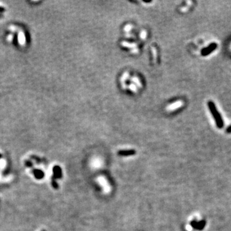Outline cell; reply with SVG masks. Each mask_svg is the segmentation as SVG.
Masks as SVG:
<instances>
[{
    "label": "cell",
    "instance_id": "6da1fadb",
    "mask_svg": "<svg viewBox=\"0 0 231 231\" xmlns=\"http://www.w3.org/2000/svg\"><path fill=\"white\" fill-rule=\"evenodd\" d=\"M208 107H209V109L210 110V111L211 112V114L213 116L215 122H216V125L219 128L223 127V119H222V116L219 114V112L218 111L217 109H216V106H215L214 103L211 101H209L208 102Z\"/></svg>",
    "mask_w": 231,
    "mask_h": 231
},
{
    "label": "cell",
    "instance_id": "7a4b0ae2",
    "mask_svg": "<svg viewBox=\"0 0 231 231\" xmlns=\"http://www.w3.org/2000/svg\"><path fill=\"white\" fill-rule=\"evenodd\" d=\"M217 48V44L216 43H211V45L208 46L207 48H204L202 50V55L203 56H207V55H209L210 53L213 51L214 50H216Z\"/></svg>",
    "mask_w": 231,
    "mask_h": 231
},
{
    "label": "cell",
    "instance_id": "3957f363",
    "mask_svg": "<svg viewBox=\"0 0 231 231\" xmlns=\"http://www.w3.org/2000/svg\"><path fill=\"white\" fill-rule=\"evenodd\" d=\"M53 178L55 179H60L62 177V172L60 167L55 166L53 168Z\"/></svg>",
    "mask_w": 231,
    "mask_h": 231
},
{
    "label": "cell",
    "instance_id": "277c9868",
    "mask_svg": "<svg viewBox=\"0 0 231 231\" xmlns=\"http://www.w3.org/2000/svg\"><path fill=\"white\" fill-rule=\"evenodd\" d=\"M136 153V152L134 150H119L118 152V155L119 156H131L134 155Z\"/></svg>",
    "mask_w": 231,
    "mask_h": 231
},
{
    "label": "cell",
    "instance_id": "5b68a950",
    "mask_svg": "<svg viewBox=\"0 0 231 231\" xmlns=\"http://www.w3.org/2000/svg\"><path fill=\"white\" fill-rule=\"evenodd\" d=\"M26 38H25V35L24 34L23 32H21L19 33V35H18V42L21 45H24L25 44Z\"/></svg>",
    "mask_w": 231,
    "mask_h": 231
},
{
    "label": "cell",
    "instance_id": "8992f818",
    "mask_svg": "<svg viewBox=\"0 0 231 231\" xmlns=\"http://www.w3.org/2000/svg\"><path fill=\"white\" fill-rule=\"evenodd\" d=\"M34 173L37 179H42L44 177V173L41 170H39V169H35L34 171Z\"/></svg>",
    "mask_w": 231,
    "mask_h": 231
},
{
    "label": "cell",
    "instance_id": "52a82bcc",
    "mask_svg": "<svg viewBox=\"0 0 231 231\" xmlns=\"http://www.w3.org/2000/svg\"><path fill=\"white\" fill-rule=\"evenodd\" d=\"M51 185H52V186L55 189H58V188L57 182V181L55 180V179L53 177H52V179H51Z\"/></svg>",
    "mask_w": 231,
    "mask_h": 231
},
{
    "label": "cell",
    "instance_id": "ba28073f",
    "mask_svg": "<svg viewBox=\"0 0 231 231\" xmlns=\"http://www.w3.org/2000/svg\"><path fill=\"white\" fill-rule=\"evenodd\" d=\"M181 105H182V103H181V102H177V103H175V104H173V105H171V106H170V109H177V108L179 107H180V106H181Z\"/></svg>",
    "mask_w": 231,
    "mask_h": 231
},
{
    "label": "cell",
    "instance_id": "9c48e42d",
    "mask_svg": "<svg viewBox=\"0 0 231 231\" xmlns=\"http://www.w3.org/2000/svg\"><path fill=\"white\" fill-rule=\"evenodd\" d=\"M227 131L228 132H231V126H230L229 128H227Z\"/></svg>",
    "mask_w": 231,
    "mask_h": 231
},
{
    "label": "cell",
    "instance_id": "30bf717a",
    "mask_svg": "<svg viewBox=\"0 0 231 231\" xmlns=\"http://www.w3.org/2000/svg\"><path fill=\"white\" fill-rule=\"evenodd\" d=\"M0 11H3V8H0Z\"/></svg>",
    "mask_w": 231,
    "mask_h": 231
},
{
    "label": "cell",
    "instance_id": "8fae6325",
    "mask_svg": "<svg viewBox=\"0 0 231 231\" xmlns=\"http://www.w3.org/2000/svg\"><path fill=\"white\" fill-rule=\"evenodd\" d=\"M42 231H45V230H42Z\"/></svg>",
    "mask_w": 231,
    "mask_h": 231
},
{
    "label": "cell",
    "instance_id": "7c38bea8",
    "mask_svg": "<svg viewBox=\"0 0 231 231\" xmlns=\"http://www.w3.org/2000/svg\"><path fill=\"white\" fill-rule=\"evenodd\" d=\"M0 157H1V155H0Z\"/></svg>",
    "mask_w": 231,
    "mask_h": 231
}]
</instances>
